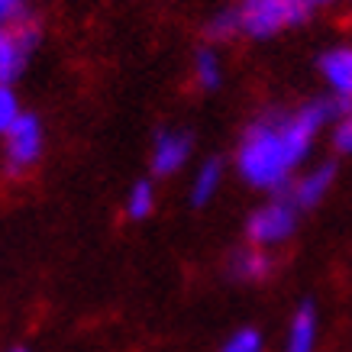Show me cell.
Listing matches in <instances>:
<instances>
[{
	"instance_id": "3957f363",
	"label": "cell",
	"mask_w": 352,
	"mask_h": 352,
	"mask_svg": "<svg viewBox=\"0 0 352 352\" xmlns=\"http://www.w3.org/2000/svg\"><path fill=\"white\" fill-rule=\"evenodd\" d=\"M39 39H43V26L30 13L10 23H0V85H10L13 78H20Z\"/></svg>"
},
{
	"instance_id": "9a60e30c",
	"label": "cell",
	"mask_w": 352,
	"mask_h": 352,
	"mask_svg": "<svg viewBox=\"0 0 352 352\" xmlns=\"http://www.w3.org/2000/svg\"><path fill=\"white\" fill-rule=\"evenodd\" d=\"M20 117H23V110H20L16 94L10 91V85H0V136H7V133H10V126Z\"/></svg>"
},
{
	"instance_id": "7c38bea8",
	"label": "cell",
	"mask_w": 352,
	"mask_h": 352,
	"mask_svg": "<svg viewBox=\"0 0 352 352\" xmlns=\"http://www.w3.org/2000/svg\"><path fill=\"white\" fill-rule=\"evenodd\" d=\"M194 81L204 91H217L220 81H223V65H220V55L214 49H197L194 55Z\"/></svg>"
},
{
	"instance_id": "d6986e66",
	"label": "cell",
	"mask_w": 352,
	"mask_h": 352,
	"mask_svg": "<svg viewBox=\"0 0 352 352\" xmlns=\"http://www.w3.org/2000/svg\"><path fill=\"white\" fill-rule=\"evenodd\" d=\"M307 10H314V7H323V3H333V0H300Z\"/></svg>"
},
{
	"instance_id": "5bb4252c",
	"label": "cell",
	"mask_w": 352,
	"mask_h": 352,
	"mask_svg": "<svg viewBox=\"0 0 352 352\" xmlns=\"http://www.w3.org/2000/svg\"><path fill=\"white\" fill-rule=\"evenodd\" d=\"M233 36H239V16H236V7L233 10L217 13L214 20L207 23V39H214V43H226V39H233Z\"/></svg>"
},
{
	"instance_id": "e0dca14e",
	"label": "cell",
	"mask_w": 352,
	"mask_h": 352,
	"mask_svg": "<svg viewBox=\"0 0 352 352\" xmlns=\"http://www.w3.org/2000/svg\"><path fill=\"white\" fill-rule=\"evenodd\" d=\"M333 146L346 155H352V104L336 117V126H333Z\"/></svg>"
},
{
	"instance_id": "8992f818",
	"label": "cell",
	"mask_w": 352,
	"mask_h": 352,
	"mask_svg": "<svg viewBox=\"0 0 352 352\" xmlns=\"http://www.w3.org/2000/svg\"><path fill=\"white\" fill-rule=\"evenodd\" d=\"M191 159V133L184 129H162L152 142V171L155 175H175Z\"/></svg>"
},
{
	"instance_id": "2e32d148",
	"label": "cell",
	"mask_w": 352,
	"mask_h": 352,
	"mask_svg": "<svg viewBox=\"0 0 352 352\" xmlns=\"http://www.w3.org/2000/svg\"><path fill=\"white\" fill-rule=\"evenodd\" d=\"M220 352H262V336L252 327H243L220 346Z\"/></svg>"
},
{
	"instance_id": "8fae6325",
	"label": "cell",
	"mask_w": 352,
	"mask_h": 352,
	"mask_svg": "<svg viewBox=\"0 0 352 352\" xmlns=\"http://www.w3.org/2000/svg\"><path fill=\"white\" fill-rule=\"evenodd\" d=\"M220 182H223V165H220V159H207L197 168V175H194L191 182V204L194 207H204V204L214 201V194L220 191Z\"/></svg>"
},
{
	"instance_id": "4fadbf2b",
	"label": "cell",
	"mask_w": 352,
	"mask_h": 352,
	"mask_svg": "<svg viewBox=\"0 0 352 352\" xmlns=\"http://www.w3.org/2000/svg\"><path fill=\"white\" fill-rule=\"evenodd\" d=\"M152 207H155V188H152V182H136L126 194V207H123L126 217L129 220H146L152 214Z\"/></svg>"
},
{
	"instance_id": "52a82bcc",
	"label": "cell",
	"mask_w": 352,
	"mask_h": 352,
	"mask_svg": "<svg viewBox=\"0 0 352 352\" xmlns=\"http://www.w3.org/2000/svg\"><path fill=\"white\" fill-rule=\"evenodd\" d=\"M333 175H336V168H333L330 162H323V165H317V168L304 171L298 182L288 184V201L298 207V210H307V207H317V204L327 197V191H330L333 184Z\"/></svg>"
},
{
	"instance_id": "5b68a950",
	"label": "cell",
	"mask_w": 352,
	"mask_h": 352,
	"mask_svg": "<svg viewBox=\"0 0 352 352\" xmlns=\"http://www.w3.org/2000/svg\"><path fill=\"white\" fill-rule=\"evenodd\" d=\"M3 139H7V171L10 175L32 168L43 155V126L32 113H23Z\"/></svg>"
},
{
	"instance_id": "6da1fadb",
	"label": "cell",
	"mask_w": 352,
	"mask_h": 352,
	"mask_svg": "<svg viewBox=\"0 0 352 352\" xmlns=\"http://www.w3.org/2000/svg\"><path fill=\"white\" fill-rule=\"evenodd\" d=\"M349 107L346 100H310L294 113L256 120L243 133L236 149V168L252 188L281 191L288 188L291 171L307 159L314 139L330 120H336Z\"/></svg>"
},
{
	"instance_id": "9c48e42d",
	"label": "cell",
	"mask_w": 352,
	"mask_h": 352,
	"mask_svg": "<svg viewBox=\"0 0 352 352\" xmlns=\"http://www.w3.org/2000/svg\"><path fill=\"white\" fill-rule=\"evenodd\" d=\"M272 272H275V258L268 256L262 245H245V249L233 252V258H230V275H233L236 281H252V285H258V281H265Z\"/></svg>"
},
{
	"instance_id": "7a4b0ae2",
	"label": "cell",
	"mask_w": 352,
	"mask_h": 352,
	"mask_svg": "<svg viewBox=\"0 0 352 352\" xmlns=\"http://www.w3.org/2000/svg\"><path fill=\"white\" fill-rule=\"evenodd\" d=\"M307 7L300 0H239L236 16H239V32L252 39H272L281 30H291L307 20Z\"/></svg>"
},
{
	"instance_id": "ffe728a7",
	"label": "cell",
	"mask_w": 352,
	"mask_h": 352,
	"mask_svg": "<svg viewBox=\"0 0 352 352\" xmlns=\"http://www.w3.org/2000/svg\"><path fill=\"white\" fill-rule=\"evenodd\" d=\"M10 352H30V349H10Z\"/></svg>"
},
{
	"instance_id": "30bf717a",
	"label": "cell",
	"mask_w": 352,
	"mask_h": 352,
	"mask_svg": "<svg viewBox=\"0 0 352 352\" xmlns=\"http://www.w3.org/2000/svg\"><path fill=\"white\" fill-rule=\"evenodd\" d=\"M314 346H317V310L314 304H300L298 314L291 317L285 352H314Z\"/></svg>"
},
{
	"instance_id": "277c9868",
	"label": "cell",
	"mask_w": 352,
	"mask_h": 352,
	"mask_svg": "<svg viewBox=\"0 0 352 352\" xmlns=\"http://www.w3.org/2000/svg\"><path fill=\"white\" fill-rule=\"evenodd\" d=\"M298 226V207L288 201V197H275L272 204L252 210V217L245 220V239L249 245H262V249H272V245L285 243Z\"/></svg>"
},
{
	"instance_id": "ba28073f",
	"label": "cell",
	"mask_w": 352,
	"mask_h": 352,
	"mask_svg": "<svg viewBox=\"0 0 352 352\" xmlns=\"http://www.w3.org/2000/svg\"><path fill=\"white\" fill-rule=\"evenodd\" d=\"M320 75L340 100L352 104V45H336L320 58Z\"/></svg>"
},
{
	"instance_id": "ac0fdd59",
	"label": "cell",
	"mask_w": 352,
	"mask_h": 352,
	"mask_svg": "<svg viewBox=\"0 0 352 352\" xmlns=\"http://www.w3.org/2000/svg\"><path fill=\"white\" fill-rule=\"evenodd\" d=\"M26 13V0H0V23H10Z\"/></svg>"
}]
</instances>
